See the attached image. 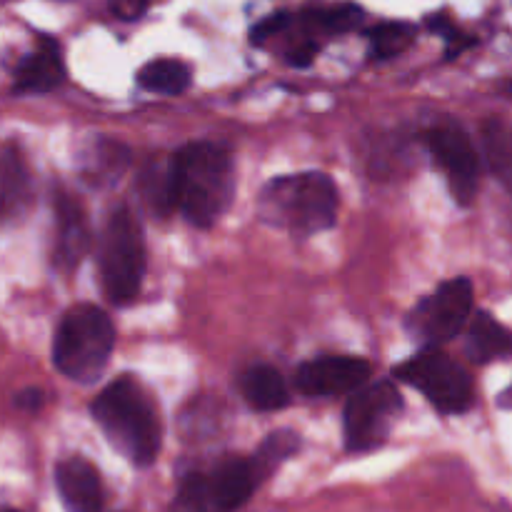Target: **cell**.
Listing matches in <instances>:
<instances>
[{"label":"cell","mask_w":512,"mask_h":512,"mask_svg":"<svg viewBox=\"0 0 512 512\" xmlns=\"http://www.w3.org/2000/svg\"><path fill=\"white\" fill-rule=\"evenodd\" d=\"M360 18H363V10L353 3L318 8L308 15L310 23L315 28L325 30V33H345V30H353L360 23Z\"/></svg>","instance_id":"ffe728a7"},{"label":"cell","mask_w":512,"mask_h":512,"mask_svg":"<svg viewBox=\"0 0 512 512\" xmlns=\"http://www.w3.org/2000/svg\"><path fill=\"white\" fill-rule=\"evenodd\" d=\"M400 410L403 395L393 383H365L355 390L345 408V445L350 453H368L383 445Z\"/></svg>","instance_id":"ba28073f"},{"label":"cell","mask_w":512,"mask_h":512,"mask_svg":"<svg viewBox=\"0 0 512 512\" xmlns=\"http://www.w3.org/2000/svg\"><path fill=\"white\" fill-rule=\"evenodd\" d=\"M8 512H13V510H8Z\"/></svg>","instance_id":"4316f807"},{"label":"cell","mask_w":512,"mask_h":512,"mask_svg":"<svg viewBox=\"0 0 512 512\" xmlns=\"http://www.w3.org/2000/svg\"><path fill=\"white\" fill-rule=\"evenodd\" d=\"M428 148L448 178L450 193L460 205H468L478 193V153L458 125H440L428 133Z\"/></svg>","instance_id":"30bf717a"},{"label":"cell","mask_w":512,"mask_h":512,"mask_svg":"<svg viewBox=\"0 0 512 512\" xmlns=\"http://www.w3.org/2000/svg\"><path fill=\"white\" fill-rule=\"evenodd\" d=\"M470 358L475 363H493L512 355V333L503 323L488 313H478L470 323L468 343H465Z\"/></svg>","instance_id":"2e32d148"},{"label":"cell","mask_w":512,"mask_h":512,"mask_svg":"<svg viewBox=\"0 0 512 512\" xmlns=\"http://www.w3.org/2000/svg\"><path fill=\"white\" fill-rule=\"evenodd\" d=\"M93 165L88 168V173H93L95 178H120L123 168L128 165V150L118 143H110V140H98L95 150L90 153Z\"/></svg>","instance_id":"44dd1931"},{"label":"cell","mask_w":512,"mask_h":512,"mask_svg":"<svg viewBox=\"0 0 512 512\" xmlns=\"http://www.w3.org/2000/svg\"><path fill=\"white\" fill-rule=\"evenodd\" d=\"M470 310H473V283L465 278L448 280L413 313V333L438 348L465 328Z\"/></svg>","instance_id":"9c48e42d"},{"label":"cell","mask_w":512,"mask_h":512,"mask_svg":"<svg viewBox=\"0 0 512 512\" xmlns=\"http://www.w3.org/2000/svg\"><path fill=\"white\" fill-rule=\"evenodd\" d=\"M55 485L68 512H103V485L88 460L68 458L55 468Z\"/></svg>","instance_id":"7c38bea8"},{"label":"cell","mask_w":512,"mask_h":512,"mask_svg":"<svg viewBox=\"0 0 512 512\" xmlns=\"http://www.w3.org/2000/svg\"><path fill=\"white\" fill-rule=\"evenodd\" d=\"M235 190L233 160L213 143H190L173 155L168 198L185 220L210 228L228 210Z\"/></svg>","instance_id":"6da1fadb"},{"label":"cell","mask_w":512,"mask_h":512,"mask_svg":"<svg viewBox=\"0 0 512 512\" xmlns=\"http://www.w3.org/2000/svg\"><path fill=\"white\" fill-rule=\"evenodd\" d=\"M100 275L108 300L125 305L140 293L145 275V238L138 218L118 208L105 225L100 245Z\"/></svg>","instance_id":"8992f818"},{"label":"cell","mask_w":512,"mask_h":512,"mask_svg":"<svg viewBox=\"0 0 512 512\" xmlns=\"http://www.w3.org/2000/svg\"><path fill=\"white\" fill-rule=\"evenodd\" d=\"M18 405L25 410H38L43 405V393L40 390H23L18 395Z\"/></svg>","instance_id":"d4e9b609"},{"label":"cell","mask_w":512,"mask_h":512,"mask_svg":"<svg viewBox=\"0 0 512 512\" xmlns=\"http://www.w3.org/2000/svg\"><path fill=\"white\" fill-rule=\"evenodd\" d=\"M313 55H315V45L305 43V45H298V48H295L293 53H290L288 60L293 65H308L310 60H313Z\"/></svg>","instance_id":"484cf974"},{"label":"cell","mask_w":512,"mask_h":512,"mask_svg":"<svg viewBox=\"0 0 512 512\" xmlns=\"http://www.w3.org/2000/svg\"><path fill=\"white\" fill-rule=\"evenodd\" d=\"M370 378V363L360 358H318L300 365L295 385L308 398H338L353 395Z\"/></svg>","instance_id":"8fae6325"},{"label":"cell","mask_w":512,"mask_h":512,"mask_svg":"<svg viewBox=\"0 0 512 512\" xmlns=\"http://www.w3.org/2000/svg\"><path fill=\"white\" fill-rule=\"evenodd\" d=\"M138 83L150 93L163 95H180L190 85V68L183 60L175 58H158L143 65L138 73Z\"/></svg>","instance_id":"e0dca14e"},{"label":"cell","mask_w":512,"mask_h":512,"mask_svg":"<svg viewBox=\"0 0 512 512\" xmlns=\"http://www.w3.org/2000/svg\"><path fill=\"white\" fill-rule=\"evenodd\" d=\"M258 210L265 223L308 238L335 225L338 188L325 173L283 175L265 185Z\"/></svg>","instance_id":"7a4b0ae2"},{"label":"cell","mask_w":512,"mask_h":512,"mask_svg":"<svg viewBox=\"0 0 512 512\" xmlns=\"http://www.w3.org/2000/svg\"><path fill=\"white\" fill-rule=\"evenodd\" d=\"M148 8V0H115L113 13L123 20H135L145 13Z\"/></svg>","instance_id":"cb8c5ba5"},{"label":"cell","mask_w":512,"mask_h":512,"mask_svg":"<svg viewBox=\"0 0 512 512\" xmlns=\"http://www.w3.org/2000/svg\"><path fill=\"white\" fill-rule=\"evenodd\" d=\"M55 220H58V243H55V260L65 270L75 268L83 260L90 245V230L85 210L78 200L68 193L55 195Z\"/></svg>","instance_id":"5bb4252c"},{"label":"cell","mask_w":512,"mask_h":512,"mask_svg":"<svg viewBox=\"0 0 512 512\" xmlns=\"http://www.w3.org/2000/svg\"><path fill=\"white\" fill-rule=\"evenodd\" d=\"M288 23H290V18L285 13L270 15L268 20H263V23H260L258 28L253 30V40H255V43H263V40L273 38V35L280 33V30L288 28Z\"/></svg>","instance_id":"603a6c76"},{"label":"cell","mask_w":512,"mask_h":512,"mask_svg":"<svg viewBox=\"0 0 512 512\" xmlns=\"http://www.w3.org/2000/svg\"><path fill=\"white\" fill-rule=\"evenodd\" d=\"M395 378L413 388L423 390L425 398L440 410V413L458 415L473 405V378L463 365L440 353L435 345L415 355L408 363L395 368Z\"/></svg>","instance_id":"52a82bcc"},{"label":"cell","mask_w":512,"mask_h":512,"mask_svg":"<svg viewBox=\"0 0 512 512\" xmlns=\"http://www.w3.org/2000/svg\"><path fill=\"white\" fill-rule=\"evenodd\" d=\"M370 55L373 58H393L400 55L415 40V28L408 23H383L370 30Z\"/></svg>","instance_id":"d6986e66"},{"label":"cell","mask_w":512,"mask_h":512,"mask_svg":"<svg viewBox=\"0 0 512 512\" xmlns=\"http://www.w3.org/2000/svg\"><path fill=\"white\" fill-rule=\"evenodd\" d=\"M298 443L300 440L295 438L293 433H288V430H285V433H273L263 445H260L258 453H255V463L260 465V470H263L265 475H270L285 458H288V455H293L295 450H298Z\"/></svg>","instance_id":"7402d4cb"},{"label":"cell","mask_w":512,"mask_h":512,"mask_svg":"<svg viewBox=\"0 0 512 512\" xmlns=\"http://www.w3.org/2000/svg\"><path fill=\"white\" fill-rule=\"evenodd\" d=\"M240 388H243L250 408L263 410V413L283 410L290 403L288 385L273 365H253V368L245 370Z\"/></svg>","instance_id":"9a60e30c"},{"label":"cell","mask_w":512,"mask_h":512,"mask_svg":"<svg viewBox=\"0 0 512 512\" xmlns=\"http://www.w3.org/2000/svg\"><path fill=\"white\" fill-rule=\"evenodd\" d=\"M95 423L103 428L105 438L133 465L153 463L160 453V423L153 403L143 388L130 378L110 383L93 403Z\"/></svg>","instance_id":"3957f363"},{"label":"cell","mask_w":512,"mask_h":512,"mask_svg":"<svg viewBox=\"0 0 512 512\" xmlns=\"http://www.w3.org/2000/svg\"><path fill=\"white\" fill-rule=\"evenodd\" d=\"M263 478L265 473L255 458L225 460L208 473H190L180 485L170 512H235Z\"/></svg>","instance_id":"5b68a950"},{"label":"cell","mask_w":512,"mask_h":512,"mask_svg":"<svg viewBox=\"0 0 512 512\" xmlns=\"http://www.w3.org/2000/svg\"><path fill=\"white\" fill-rule=\"evenodd\" d=\"M15 75V90L18 93H50L58 88L65 78L63 55L55 40L40 38L35 50H30L13 70Z\"/></svg>","instance_id":"4fadbf2b"},{"label":"cell","mask_w":512,"mask_h":512,"mask_svg":"<svg viewBox=\"0 0 512 512\" xmlns=\"http://www.w3.org/2000/svg\"><path fill=\"white\" fill-rule=\"evenodd\" d=\"M483 143L490 168L512 193V125L505 123V120L485 123Z\"/></svg>","instance_id":"ac0fdd59"},{"label":"cell","mask_w":512,"mask_h":512,"mask_svg":"<svg viewBox=\"0 0 512 512\" xmlns=\"http://www.w3.org/2000/svg\"><path fill=\"white\" fill-rule=\"evenodd\" d=\"M115 328L95 305H75L60 320L53 340V363L75 383H93L108 365Z\"/></svg>","instance_id":"277c9868"}]
</instances>
